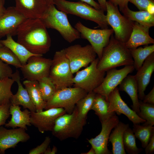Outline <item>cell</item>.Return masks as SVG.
I'll list each match as a JSON object with an SVG mask.
<instances>
[{
	"instance_id": "cell-53",
	"label": "cell",
	"mask_w": 154,
	"mask_h": 154,
	"mask_svg": "<svg viewBox=\"0 0 154 154\" xmlns=\"http://www.w3.org/2000/svg\"><path fill=\"white\" fill-rule=\"evenodd\" d=\"M0 154H3V153L2 152V151H1L0 150Z\"/></svg>"
},
{
	"instance_id": "cell-37",
	"label": "cell",
	"mask_w": 154,
	"mask_h": 154,
	"mask_svg": "<svg viewBox=\"0 0 154 154\" xmlns=\"http://www.w3.org/2000/svg\"><path fill=\"white\" fill-rule=\"evenodd\" d=\"M0 59L16 68H20L22 64L16 55L9 48L3 46L0 47Z\"/></svg>"
},
{
	"instance_id": "cell-20",
	"label": "cell",
	"mask_w": 154,
	"mask_h": 154,
	"mask_svg": "<svg viewBox=\"0 0 154 154\" xmlns=\"http://www.w3.org/2000/svg\"><path fill=\"white\" fill-rule=\"evenodd\" d=\"M154 71V52L145 60L142 66L134 75L138 87L139 99L143 100L145 91L149 84Z\"/></svg>"
},
{
	"instance_id": "cell-36",
	"label": "cell",
	"mask_w": 154,
	"mask_h": 154,
	"mask_svg": "<svg viewBox=\"0 0 154 154\" xmlns=\"http://www.w3.org/2000/svg\"><path fill=\"white\" fill-rule=\"evenodd\" d=\"M38 81L42 97L46 102L56 92L55 86L49 77H44Z\"/></svg>"
},
{
	"instance_id": "cell-43",
	"label": "cell",
	"mask_w": 154,
	"mask_h": 154,
	"mask_svg": "<svg viewBox=\"0 0 154 154\" xmlns=\"http://www.w3.org/2000/svg\"><path fill=\"white\" fill-rule=\"evenodd\" d=\"M142 101L145 103L154 104V86L149 92L147 95H145Z\"/></svg>"
},
{
	"instance_id": "cell-1",
	"label": "cell",
	"mask_w": 154,
	"mask_h": 154,
	"mask_svg": "<svg viewBox=\"0 0 154 154\" xmlns=\"http://www.w3.org/2000/svg\"><path fill=\"white\" fill-rule=\"evenodd\" d=\"M47 29L40 19H27L18 28L17 42L31 53L43 55L51 45Z\"/></svg>"
},
{
	"instance_id": "cell-31",
	"label": "cell",
	"mask_w": 154,
	"mask_h": 154,
	"mask_svg": "<svg viewBox=\"0 0 154 154\" xmlns=\"http://www.w3.org/2000/svg\"><path fill=\"white\" fill-rule=\"evenodd\" d=\"M129 50L133 60L134 69L137 71L141 66L147 58L154 52V44L146 45L144 47H140L130 49Z\"/></svg>"
},
{
	"instance_id": "cell-3",
	"label": "cell",
	"mask_w": 154,
	"mask_h": 154,
	"mask_svg": "<svg viewBox=\"0 0 154 154\" xmlns=\"http://www.w3.org/2000/svg\"><path fill=\"white\" fill-rule=\"evenodd\" d=\"M53 2L58 9L67 14L74 15L93 21L102 29L108 28L106 15L102 10L96 9L81 1L74 2L66 0H53Z\"/></svg>"
},
{
	"instance_id": "cell-2",
	"label": "cell",
	"mask_w": 154,
	"mask_h": 154,
	"mask_svg": "<svg viewBox=\"0 0 154 154\" xmlns=\"http://www.w3.org/2000/svg\"><path fill=\"white\" fill-rule=\"evenodd\" d=\"M133 64V60L129 49L125 43L117 40L112 34L99 60L97 65L98 69L106 72L117 67Z\"/></svg>"
},
{
	"instance_id": "cell-51",
	"label": "cell",
	"mask_w": 154,
	"mask_h": 154,
	"mask_svg": "<svg viewBox=\"0 0 154 154\" xmlns=\"http://www.w3.org/2000/svg\"><path fill=\"white\" fill-rule=\"evenodd\" d=\"M46 2L47 6L52 4H53V0H44Z\"/></svg>"
},
{
	"instance_id": "cell-21",
	"label": "cell",
	"mask_w": 154,
	"mask_h": 154,
	"mask_svg": "<svg viewBox=\"0 0 154 154\" xmlns=\"http://www.w3.org/2000/svg\"><path fill=\"white\" fill-rule=\"evenodd\" d=\"M149 28L141 25L134 21L133 30L130 36L125 43L129 49L137 48L141 45L154 44V39L149 35Z\"/></svg>"
},
{
	"instance_id": "cell-22",
	"label": "cell",
	"mask_w": 154,
	"mask_h": 154,
	"mask_svg": "<svg viewBox=\"0 0 154 154\" xmlns=\"http://www.w3.org/2000/svg\"><path fill=\"white\" fill-rule=\"evenodd\" d=\"M18 86L17 93L13 94L10 101L11 105L22 106L24 108L28 109L31 112H36V108L32 101L27 90L24 88L21 81L19 71L17 70L11 77Z\"/></svg>"
},
{
	"instance_id": "cell-6",
	"label": "cell",
	"mask_w": 154,
	"mask_h": 154,
	"mask_svg": "<svg viewBox=\"0 0 154 154\" xmlns=\"http://www.w3.org/2000/svg\"><path fill=\"white\" fill-rule=\"evenodd\" d=\"M87 94L84 90L74 87H66L57 90L46 102L44 109L62 108L66 113L70 114L73 111L78 102Z\"/></svg>"
},
{
	"instance_id": "cell-4",
	"label": "cell",
	"mask_w": 154,
	"mask_h": 154,
	"mask_svg": "<svg viewBox=\"0 0 154 154\" xmlns=\"http://www.w3.org/2000/svg\"><path fill=\"white\" fill-rule=\"evenodd\" d=\"M67 14L52 4L47 6L45 12L40 19L47 28L56 30L65 40L71 43L81 37L80 33L69 23Z\"/></svg>"
},
{
	"instance_id": "cell-39",
	"label": "cell",
	"mask_w": 154,
	"mask_h": 154,
	"mask_svg": "<svg viewBox=\"0 0 154 154\" xmlns=\"http://www.w3.org/2000/svg\"><path fill=\"white\" fill-rule=\"evenodd\" d=\"M13 70L9 65L0 59V79L11 78Z\"/></svg>"
},
{
	"instance_id": "cell-33",
	"label": "cell",
	"mask_w": 154,
	"mask_h": 154,
	"mask_svg": "<svg viewBox=\"0 0 154 154\" xmlns=\"http://www.w3.org/2000/svg\"><path fill=\"white\" fill-rule=\"evenodd\" d=\"M123 142L125 150L129 154H137L142 151V149L137 147L135 136L132 130L129 127L124 132Z\"/></svg>"
},
{
	"instance_id": "cell-8",
	"label": "cell",
	"mask_w": 154,
	"mask_h": 154,
	"mask_svg": "<svg viewBox=\"0 0 154 154\" xmlns=\"http://www.w3.org/2000/svg\"><path fill=\"white\" fill-rule=\"evenodd\" d=\"M106 20L112 28L117 40L125 43L129 39L133 30L134 21H131L119 12L118 7L110 1L106 2Z\"/></svg>"
},
{
	"instance_id": "cell-24",
	"label": "cell",
	"mask_w": 154,
	"mask_h": 154,
	"mask_svg": "<svg viewBox=\"0 0 154 154\" xmlns=\"http://www.w3.org/2000/svg\"><path fill=\"white\" fill-rule=\"evenodd\" d=\"M119 90L126 93L132 102V110L137 114L139 112L138 87L134 75H128L119 84Z\"/></svg>"
},
{
	"instance_id": "cell-5",
	"label": "cell",
	"mask_w": 154,
	"mask_h": 154,
	"mask_svg": "<svg viewBox=\"0 0 154 154\" xmlns=\"http://www.w3.org/2000/svg\"><path fill=\"white\" fill-rule=\"evenodd\" d=\"M74 77L64 49L56 51L52 59L49 75L56 91L73 86Z\"/></svg>"
},
{
	"instance_id": "cell-7",
	"label": "cell",
	"mask_w": 154,
	"mask_h": 154,
	"mask_svg": "<svg viewBox=\"0 0 154 154\" xmlns=\"http://www.w3.org/2000/svg\"><path fill=\"white\" fill-rule=\"evenodd\" d=\"M85 125L78 119L76 106L73 112L65 114L57 118L51 131L52 135L60 141L70 138L78 139Z\"/></svg>"
},
{
	"instance_id": "cell-34",
	"label": "cell",
	"mask_w": 154,
	"mask_h": 154,
	"mask_svg": "<svg viewBox=\"0 0 154 154\" xmlns=\"http://www.w3.org/2000/svg\"><path fill=\"white\" fill-rule=\"evenodd\" d=\"M14 82L11 78L0 79V105L10 104V99L13 94L11 88Z\"/></svg>"
},
{
	"instance_id": "cell-14",
	"label": "cell",
	"mask_w": 154,
	"mask_h": 154,
	"mask_svg": "<svg viewBox=\"0 0 154 154\" xmlns=\"http://www.w3.org/2000/svg\"><path fill=\"white\" fill-rule=\"evenodd\" d=\"M66 113L64 109L60 108H50L39 112H31V123L41 133L51 131L56 119Z\"/></svg>"
},
{
	"instance_id": "cell-44",
	"label": "cell",
	"mask_w": 154,
	"mask_h": 154,
	"mask_svg": "<svg viewBox=\"0 0 154 154\" xmlns=\"http://www.w3.org/2000/svg\"><path fill=\"white\" fill-rule=\"evenodd\" d=\"M145 148V153L146 154L153 153L154 152V135L152 137Z\"/></svg>"
},
{
	"instance_id": "cell-23",
	"label": "cell",
	"mask_w": 154,
	"mask_h": 154,
	"mask_svg": "<svg viewBox=\"0 0 154 154\" xmlns=\"http://www.w3.org/2000/svg\"><path fill=\"white\" fill-rule=\"evenodd\" d=\"M11 119L5 124L6 127L15 128L17 127L27 129V126L32 125L30 122L31 112L25 109L22 111L19 106L11 104L9 108Z\"/></svg>"
},
{
	"instance_id": "cell-28",
	"label": "cell",
	"mask_w": 154,
	"mask_h": 154,
	"mask_svg": "<svg viewBox=\"0 0 154 154\" xmlns=\"http://www.w3.org/2000/svg\"><path fill=\"white\" fill-rule=\"evenodd\" d=\"M121 12L128 19L137 22L141 25L149 28L154 26V14L147 11H134L128 7Z\"/></svg>"
},
{
	"instance_id": "cell-12",
	"label": "cell",
	"mask_w": 154,
	"mask_h": 154,
	"mask_svg": "<svg viewBox=\"0 0 154 154\" xmlns=\"http://www.w3.org/2000/svg\"><path fill=\"white\" fill-rule=\"evenodd\" d=\"M42 56L37 55L31 56L26 64L20 68L26 80L38 81L44 77H49L52 59Z\"/></svg>"
},
{
	"instance_id": "cell-17",
	"label": "cell",
	"mask_w": 154,
	"mask_h": 154,
	"mask_svg": "<svg viewBox=\"0 0 154 154\" xmlns=\"http://www.w3.org/2000/svg\"><path fill=\"white\" fill-rule=\"evenodd\" d=\"M119 90L117 87L109 95V112H115L118 115L123 114L133 124H139L145 122V120L140 118L135 112L131 109L122 99Z\"/></svg>"
},
{
	"instance_id": "cell-50",
	"label": "cell",
	"mask_w": 154,
	"mask_h": 154,
	"mask_svg": "<svg viewBox=\"0 0 154 154\" xmlns=\"http://www.w3.org/2000/svg\"><path fill=\"white\" fill-rule=\"evenodd\" d=\"M82 154H96L95 150L94 148L92 147H91L90 150L86 153H81Z\"/></svg>"
},
{
	"instance_id": "cell-27",
	"label": "cell",
	"mask_w": 154,
	"mask_h": 154,
	"mask_svg": "<svg viewBox=\"0 0 154 154\" xmlns=\"http://www.w3.org/2000/svg\"><path fill=\"white\" fill-rule=\"evenodd\" d=\"M23 83L27 89L30 97L36 108V112L43 111L46 104L42 96L38 81L26 80Z\"/></svg>"
},
{
	"instance_id": "cell-25",
	"label": "cell",
	"mask_w": 154,
	"mask_h": 154,
	"mask_svg": "<svg viewBox=\"0 0 154 154\" xmlns=\"http://www.w3.org/2000/svg\"><path fill=\"white\" fill-rule=\"evenodd\" d=\"M6 39L0 40V43L9 48L16 55L22 65L26 64L29 58L31 56L37 55L30 52L24 46L15 42L10 35L6 36Z\"/></svg>"
},
{
	"instance_id": "cell-18",
	"label": "cell",
	"mask_w": 154,
	"mask_h": 154,
	"mask_svg": "<svg viewBox=\"0 0 154 154\" xmlns=\"http://www.w3.org/2000/svg\"><path fill=\"white\" fill-rule=\"evenodd\" d=\"M30 138L24 129H7L3 126L0 127V150L3 154L7 149L15 148L19 143L27 142Z\"/></svg>"
},
{
	"instance_id": "cell-49",
	"label": "cell",
	"mask_w": 154,
	"mask_h": 154,
	"mask_svg": "<svg viewBox=\"0 0 154 154\" xmlns=\"http://www.w3.org/2000/svg\"><path fill=\"white\" fill-rule=\"evenodd\" d=\"M147 11L150 14H154V4L150 5L147 8Z\"/></svg>"
},
{
	"instance_id": "cell-32",
	"label": "cell",
	"mask_w": 154,
	"mask_h": 154,
	"mask_svg": "<svg viewBox=\"0 0 154 154\" xmlns=\"http://www.w3.org/2000/svg\"><path fill=\"white\" fill-rule=\"evenodd\" d=\"M132 130L135 136L141 142L142 147L145 148L152 137L154 135V127L151 125H141L134 124Z\"/></svg>"
},
{
	"instance_id": "cell-19",
	"label": "cell",
	"mask_w": 154,
	"mask_h": 154,
	"mask_svg": "<svg viewBox=\"0 0 154 154\" xmlns=\"http://www.w3.org/2000/svg\"><path fill=\"white\" fill-rule=\"evenodd\" d=\"M16 9L27 19H40L47 5L44 0H15Z\"/></svg>"
},
{
	"instance_id": "cell-26",
	"label": "cell",
	"mask_w": 154,
	"mask_h": 154,
	"mask_svg": "<svg viewBox=\"0 0 154 154\" xmlns=\"http://www.w3.org/2000/svg\"><path fill=\"white\" fill-rule=\"evenodd\" d=\"M129 127L128 124L119 121L110 134L108 141L112 143L113 154H126L123 144V137L124 131Z\"/></svg>"
},
{
	"instance_id": "cell-15",
	"label": "cell",
	"mask_w": 154,
	"mask_h": 154,
	"mask_svg": "<svg viewBox=\"0 0 154 154\" xmlns=\"http://www.w3.org/2000/svg\"><path fill=\"white\" fill-rule=\"evenodd\" d=\"M119 118L113 115L101 122L102 128L100 134L94 138L88 139V142L94 149L96 154H111L108 148L109 137L112 129L119 122Z\"/></svg>"
},
{
	"instance_id": "cell-10",
	"label": "cell",
	"mask_w": 154,
	"mask_h": 154,
	"mask_svg": "<svg viewBox=\"0 0 154 154\" xmlns=\"http://www.w3.org/2000/svg\"><path fill=\"white\" fill-rule=\"evenodd\" d=\"M73 74L86 67L96 58L97 54L90 44H76L64 48Z\"/></svg>"
},
{
	"instance_id": "cell-13",
	"label": "cell",
	"mask_w": 154,
	"mask_h": 154,
	"mask_svg": "<svg viewBox=\"0 0 154 154\" xmlns=\"http://www.w3.org/2000/svg\"><path fill=\"white\" fill-rule=\"evenodd\" d=\"M135 69L133 65L125 66L123 68H116L106 71V74L101 84L93 91L104 96L108 101L109 94L123 80Z\"/></svg>"
},
{
	"instance_id": "cell-40",
	"label": "cell",
	"mask_w": 154,
	"mask_h": 154,
	"mask_svg": "<svg viewBox=\"0 0 154 154\" xmlns=\"http://www.w3.org/2000/svg\"><path fill=\"white\" fill-rule=\"evenodd\" d=\"M11 104L0 105V127L5 125L9 117V108Z\"/></svg>"
},
{
	"instance_id": "cell-52",
	"label": "cell",
	"mask_w": 154,
	"mask_h": 154,
	"mask_svg": "<svg viewBox=\"0 0 154 154\" xmlns=\"http://www.w3.org/2000/svg\"><path fill=\"white\" fill-rule=\"evenodd\" d=\"M3 46V45L1 44L0 43V47H1L2 46Z\"/></svg>"
},
{
	"instance_id": "cell-30",
	"label": "cell",
	"mask_w": 154,
	"mask_h": 154,
	"mask_svg": "<svg viewBox=\"0 0 154 154\" xmlns=\"http://www.w3.org/2000/svg\"><path fill=\"white\" fill-rule=\"evenodd\" d=\"M96 94L93 91L88 93L78 102L75 106L78 119L85 125L86 123L88 113L91 109Z\"/></svg>"
},
{
	"instance_id": "cell-46",
	"label": "cell",
	"mask_w": 154,
	"mask_h": 154,
	"mask_svg": "<svg viewBox=\"0 0 154 154\" xmlns=\"http://www.w3.org/2000/svg\"><path fill=\"white\" fill-rule=\"evenodd\" d=\"M57 152V147L53 146V148L51 149L49 147H48L44 154H55Z\"/></svg>"
},
{
	"instance_id": "cell-11",
	"label": "cell",
	"mask_w": 154,
	"mask_h": 154,
	"mask_svg": "<svg viewBox=\"0 0 154 154\" xmlns=\"http://www.w3.org/2000/svg\"><path fill=\"white\" fill-rule=\"evenodd\" d=\"M74 28L80 33V37L87 40L90 43L98 58H101L103 50L108 44L110 37L114 33L112 29H100L88 28L80 21L77 22Z\"/></svg>"
},
{
	"instance_id": "cell-45",
	"label": "cell",
	"mask_w": 154,
	"mask_h": 154,
	"mask_svg": "<svg viewBox=\"0 0 154 154\" xmlns=\"http://www.w3.org/2000/svg\"><path fill=\"white\" fill-rule=\"evenodd\" d=\"M80 1L86 3L95 9L98 10H102L99 3L94 0H79Z\"/></svg>"
},
{
	"instance_id": "cell-42",
	"label": "cell",
	"mask_w": 154,
	"mask_h": 154,
	"mask_svg": "<svg viewBox=\"0 0 154 154\" xmlns=\"http://www.w3.org/2000/svg\"><path fill=\"white\" fill-rule=\"evenodd\" d=\"M115 6L119 7V11H121L128 7L129 0H108Z\"/></svg>"
},
{
	"instance_id": "cell-16",
	"label": "cell",
	"mask_w": 154,
	"mask_h": 154,
	"mask_svg": "<svg viewBox=\"0 0 154 154\" xmlns=\"http://www.w3.org/2000/svg\"><path fill=\"white\" fill-rule=\"evenodd\" d=\"M27 19L15 7L6 8L0 17V38L17 35L18 28Z\"/></svg>"
},
{
	"instance_id": "cell-47",
	"label": "cell",
	"mask_w": 154,
	"mask_h": 154,
	"mask_svg": "<svg viewBox=\"0 0 154 154\" xmlns=\"http://www.w3.org/2000/svg\"><path fill=\"white\" fill-rule=\"evenodd\" d=\"M98 3L101 7V9L104 11H106V0H97Z\"/></svg>"
},
{
	"instance_id": "cell-38",
	"label": "cell",
	"mask_w": 154,
	"mask_h": 154,
	"mask_svg": "<svg viewBox=\"0 0 154 154\" xmlns=\"http://www.w3.org/2000/svg\"><path fill=\"white\" fill-rule=\"evenodd\" d=\"M51 141V139L49 136H46L43 142L40 145L31 149L29 152V154H44L48 147Z\"/></svg>"
},
{
	"instance_id": "cell-9",
	"label": "cell",
	"mask_w": 154,
	"mask_h": 154,
	"mask_svg": "<svg viewBox=\"0 0 154 154\" xmlns=\"http://www.w3.org/2000/svg\"><path fill=\"white\" fill-rule=\"evenodd\" d=\"M99 58H96L90 65L77 72L73 80V87L81 88L88 93L93 91L102 83L106 72L99 70L97 67Z\"/></svg>"
},
{
	"instance_id": "cell-41",
	"label": "cell",
	"mask_w": 154,
	"mask_h": 154,
	"mask_svg": "<svg viewBox=\"0 0 154 154\" xmlns=\"http://www.w3.org/2000/svg\"><path fill=\"white\" fill-rule=\"evenodd\" d=\"M129 2L135 5L139 11H147L150 5L154 4V0H129Z\"/></svg>"
},
{
	"instance_id": "cell-35",
	"label": "cell",
	"mask_w": 154,
	"mask_h": 154,
	"mask_svg": "<svg viewBox=\"0 0 154 154\" xmlns=\"http://www.w3.org/2000/svg\"><path fill=\"white\" fill-rule=\"evenodd\" d=\"M139 112L137 114L145 122L143 125H151L154 124V104L144 102L139 100Z\"/></svg>"
},
{
	"instance_id": "cell-29",
	"label": "cell",
	"mask_w": 154,
	"mask_h": 154,
	"mask_svg": "<svg viewBox=\"0 0 154 154\" xmlns=\"http://www.w3.org/2000/svg\"><path fill=\"white\" fill-rule=\"evenodd\" d=\"M108 106V101L106 98L103 96L96 93L91 110L95 112L101 122L116 114L115 112H109Z\"/></svg>"
},
{
	"instance_id": "cell-48",
	"label": "cell",
	"mask_w": 154,
	"mask_h": 154,
	"mask_svg": "<svg viewBox=\"0 0 154 154\" xmlns=\"http://www.w3.org/2000/svg\"><path fill=\"white\" fill-rule=\"evenodd\" d=\"M5 0H0V17L4 14L6 9L5 6Z\"/></svg>"
}]
</instances>
